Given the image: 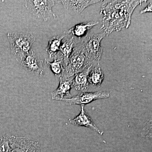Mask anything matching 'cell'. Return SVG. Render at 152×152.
I'll use <instances>...</instances> for the list:
<instances>
[{
  "instance_id": "4fadbf2b",
  "label": "cell",
  "mask_w": 152,
  "mask_h": 152,
  "mask_svg": "<svg viewBox=\"0 0 152 152\" xmlns=\"http://www.w3.org/2000/svg\"><path fill=\"white\" fill-rule=\"evenodd\" d=\"M99 24V22H91L87 23H81L76 25L65 33L66 34L73 36L81 40L83 38L86 37L92 28Z\"/></svg>"
},
{
  "instance_id": "9a60e30c",
  "label": "cell",
  "mask_w": 152,
  "mask_h": 152,
  "mask_svg": "<svg viewBox=\"0 0 152 152\" xmlns=\"http://www.w3.org/2000/svg\"><path fill=\"white\" fill-rule=\"evenodd\" d=\"M64 37V34H63L61 35L54 36L49 39L48 44L45 49L49 58L53 59L56 56L59 52L60 47Z\"/></svg>"
},
{
  "instance_id": "ba28073f",
  "label": "cell",
  "mask_w": 152,
  "mask_h": 152,
  "mask_svg": "<svg viewBox=\"0 0 152 152\" xmlns=\"http://www.w3.org/2000/svg\"><path fill=\"white\" fill-rule=\"evenodd\" d=\"M20 64L26 71L33 75L42 77L45 74L43 62L34 52L26 56Z\"/></svg>"
},
{
  "instance_id": "ac0fdd59",
  "label": "cell",
  "mask_w": 152,
  "mask_h": 152,
  "mask_svg": "<svg viewBox=\"0 0 152 152\" xmlns=\"http://www.w3.org/2000/svg\"><path fill=\"white\" fill-rule=\"evenodd\" d=\"M10 135L0 136V152H10Z\"/></svg>"
},
{
  "instance_id": "7c38bea8",
  "label": "cell",
  "mask_w": 152,
  "mask_h": 152,
  "mask_svg": "<svg viewBox=\"0 0 152 152\" xmlns=\"http://www.w3.org/2000/svg\"><path fill=\"white\" fill-rule=\"evenodd\" d=\"M93 64L89 66L83 71L76 74L72 80V86L77 91L86 92L89 88L88 77Z\"/></svg>"
},
{
  "instance_id": "6da1fadb",
  "label": "cell",
  "mask_w": 152,
  "mask_h": 152,
  "mask_svg": "<svg viewBox=\"0 0 152 152\" xmlns=\"http://www.w3.org/2000/svg\"><path fill=\"white\" fill-rule=\"evenodd\" d=\"M101 7L102 18L101 28L107 36L114 31H119L131 24L133 12L145 1H105Z\"/></svg>"
},
{
  "instance_id": "9c48e42d",
  "label": "cell",
  "mask_w": 152,
  "mask_h": 152,
  "mask_svg": "<svg viewBox=\"0 0 152 152\" xmlns=\"http://www.w3.org/2000/svg\"><path fill=\"white\" fill-rule=\"evenodd\" d=\"M64 38L60 47L59 52L64 60V66L65 68L69 64V58L74 48L80 42L81 39L64 33Z\"/></svg>"
},
{
  "instance_id": "ffe728a7",
  "label": "cell",
  "mask_w": 152,
  "mask_h": 152,
  "mask_svg": "<svg viewBox=\"0 0 152 152\" xmlns=\"http://www.w3.org/2000/svg\"><path fill=\"white\" fill-rule=\"evenodd\" d=\"M41 151H37V152H41Z\"/></svg>"
},
{
  "instance_id": "30bf717a",
  "label": "cell",
  "mask_w": 152,
  "mask_h": 152,
  "mask_svg": "<svg viewBox=\"0 0 152 152\" xmlns=\"http://www.w3.org/2000/svg\"><path fill=\"white\" fill-rule=\"evenodd\" d=\"M84 105H81L80 113L73 119L69 120L70 124L77 126H84L94 130L95 132L102 135L104 133L103 131L101 130L95 124L93 120L88 114L85 110Z\"/></svg>"
},
{
  "instance_id": "7a4b0ae2",
  "label": "cell",
  "mask_w": 152,
  "mask_h": 152,
  "mask_svg": "<svg viewBox=\"0 0 152 152\" xmlns=\"http://www.w3.org/2000/svg\"><path fill=\"white\" fill-rule=\"evenodd\" d=\"M12 56L19 64L28 55L33 52L32 45L35 39L31 33H8Z\"/></svg>"
},
{
  "instance_id": "52a82bcc",
  "label": "cell",
  "mask_w": 152,
  "mask_h": 152,
  "mask_svg": "<svg viewBox=\"0 0 152 152\" xmlns=\"http://www.w3.org/2000/svg\"><path fill=\"white\" fill-rule=\"evenodd\" d=\"M110 97L107 92L98 91L94 92H82L72 97L64 99L62 100L69 105H84L89 104L98 99H107Z\"/></svg>"
},
{
  "instance_id": "5b68a950",
  "label": "cell",
  "mask_w": 152,
  "mask_h": 152,
  "mask_svg": "<svg viewBox=\"0 0 152 152\" xmlns=\"http://www.w3.org/2000/svg\"><path fill=\"white\" fill-rule=\"evenodd\" d=\"M25 2L26 7L36 18L48 21L56 17L53 11L55 1L31 0Z\"/></svg>"
},
{
  "instance_id": "d6986e66",
  "label": "cell",
  "mask_w": 152,
  "mask_h": 152,
  "mask_svg": "<svg viewBox=\"0 0 152 152\" xmlns=\"http://www.w3.org/2000/svg\"><path fill=\"white\" fill-rule=\"evenodd\" d=\"M152 2L151 1V2L148 5V6L143 10L140 11L141 14H143L147 12H152Z\"/></svg>"
},
{
  "instance_id": "8992f818",
  "label": "cell",
  "mask_w": 152,
  "mask_h": 152,
  "mask_svg": "<svg viewBox=\"0 0 152 152\" xmlns=\"http://www.w3.org/2000/svg\"><path fill=\"white\" fill-rule=\"evenodd\" d=\"M10 152H37L41 151L40 144L28 137L10 136Z\"/></svg>"
},
{
  "instance_id": "277c9868",
  "label": "cell",
  "mask_w": 152,
  "mask_h": 152,
  "mask_svg": "<svg viewBox=\"0 0 152 152\" xmlns=\"http://www.w3.org/2000/svg\"><path fill=\"white\" fill-rule=\"evenodd\" d=\"M106 36L104 32L92 34L83 38L80 42L83 51L89 59L100 61L103 53L101 42Z\"/></svg>"
},
{
  "instance_id": "3957f363",
  "label": "cell",
  "mask_w": 152,
  "mask_h": 152,
  "mask_svg": "<svg viewBox=\"0 0 152 152\" xmlns=\"http://www.w3.org/2000/svg\"><path fill=\"white\" fill-rule=\"evenodd\" d=\"M93 62L87 58L79 43L73 50L69 58V64L65 68L64 72L61 77L66 78L74 77L76 74L93 65Z\"/></svg>"
},
{
  "instance_id": "5bb4252c",
  "label": "cell",
  "mask_w": 152,
  "mask_h": 152,
  "mask_svg": "<svg viewBox=\"0 0 152 152\" xmlns=\"http://www.w3.org/2000/svg\"><path fill=\"white\" fill-rule=\"evenodd\" d=\"M56 1L61 3L66 10H71L81 14L89 6L103 1Z\"/></svg>"
},
{
  "instance_id": "2e32d148",
  "label": "cell",
  "mask_w": 152,
  "mask_h": 152,
  "mask_svg": "<svg viewBox=\"0 0 152 152\" xmlns=\"http://www.w3.org/2000/svg\"><path fill=\"white\" fill-rule=\"evenodd\" d=\"M46 61L48 66L50 69L56 77L60 78L62 76L64 72V66L62 57L59 53L54 58L53 61H49L48 60Z\"/></svg>"
},
{
  "instance_id": "e0dca14e",
  "label": "cell",
  "mask_w": 152,
  "mask_h": 152,
  "mask_svg": "<svg viewBox=\"0 0 152 152\" xmlns=\"http://www.w3.org/2000/svg\"><path fill=\"white\" fill-rule=\"evenodd\" d=\"M104 74L99 64H96L93 66L90 72L88 77L89 84L96 86H101L104 80Z\"/></svg>"
},
{
  "instance_id": "8fae6325",
  "label": "cell",
  "mask_w": 152,
  "mask_h": 152,
  "mask_svg": "<svg viewBox=\"0 0 152 152\" xmlns=\"http://www.w3.org/2000/svg\"><path fill=\"white\" fill-rule=\"evenodd\" d=\"M74 77L66 78H60L58 87L54 91L50 93L53 99L57 101H62L64 97H71V90L72 88V80Z\"/></svg>"
}]
</instances>
